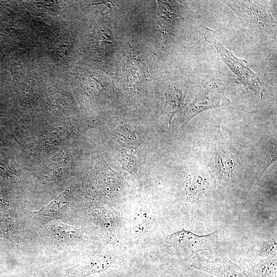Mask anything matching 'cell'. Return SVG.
I'll return each instance as SVG.
<instances>
[{"instance_id":"6da1fadb","label":"cell","mask_w":277,"mask_h":277,"mask_svg":"<svg viewBox=\"0 0 277 277\" xmlns=\"http://www.w3.org/2000/svg\"><path fill=\"white\" fill-rule=\"evenodd\" d=\"M204 38L215 47L222 61L235 75L234 82L241 85L246 90H251L256 96L262 98L267 85L251 69L248 62L239 58L226 49L212 30L206 28Z\"/></svg>"},{"instance_id":"7a4b0ae2","label":"cell","mask_w":277,"mask_h":277,"mask_svg":"<svg viewBox=\"0 0 277 277\" xmlns=\"http://www.w3.org/2000/svg\"><path fill=\"white\" fill-rule=\"evenodd\" d=\"M237 15L243 27L259 33H274L276 21L263 1H222Z\"/></svg>"},{"instance_id":"3957f363","label":"cell","mask_w":277,"mask_h":277,"mask_svg":"<svg viewBox=\"0 0 277 277\" xmlns=\"http://www.w3.org/2000/svg\"><path fill=\"white\" fill-rule=\"evenodd\" d=\"M240 165L238 151L219 130L214 140L212 156L207 167L213 180L221 185L229 184L233 180Z\"/></svg>"},{"instance_id":"277c9868","label":"cell","mask_w":277,"mask_h":277,"mask_svg":"<svg viewBox=\"0 0 277 277\" xmlns=\"http://www.w3.org/2000/svg\"><path fill=\"white\" fill-rule=\"evenodd\" d=\"M230 100L225 95V89L221 83L212 78L203 82L192 103L186 107L182 121L187 124L199 113L205 110L228 105Z\"/></svg>"},{"instance_id":"5b68a950","label":"cell","mask_w":277,"mask_h":277,"mask_svg":"<svg viewBox=\"0 0 277 277\" xmlns=\"http://www.w3.org/2000/svg\"><path fill=\"white\" fill-rule=\"evenodd\" d=\"M124 258L114 251H108L85 260L66 271L65 277H86L110 268L124 269Z\"/></svg>"},{"instance_id":"8992f818","label":"cell","mask_w":277,"mask_h":277,"mask_svg":"<svg viewBox=\"0 0 277 277\" xmlns=\"http://www.w3.org/2000/svg\"><path fill=\"white\" fill-rule=\"evenodd\" d=\"M193 269L203 271L217 277H250L245 269L231 261L227 256L208 260L198 253L192 258Z\"/></svg>"},{"instance_id":"52a82bcc","label":"cell","mask_w":277,"mask_h":277,"mask_svg":"<svg viewBox=\"0 0 277 277\" xmlns=\"http://www.w3.org/2000/svg\"><path fill=\"white\" fill-rule=\"evenodd\" d=\"M216 235L217 231L201 235L183 229L169 235L168 242L176 249L195 254L211 250L215 245Z\"/></svg>"},{"instance_id":"ba28073f","label":"cell","mask_w":277,"mask_h":277,"mask_svg":"<svg viewBox=\"0 0 277 277\" xmlns=\"http://www.w3.org/2000/svg\"><path fill=\"white\" fill-rule=\"evenodd\" d=\"M211 174L208 168L196 169L184 179V189L188 204L197 201L209 190L211 183Z\"/></svg>"},{"instance_id":"9c48e42d","label":"cell","mask_w":277,"mask_h":277,"mask_svg":"<svg viewBox=\"0 0 277 277\" xmlns=\"http://www.w3.org/2000/svg\"><path fill=\"white\" fill-rule=\"evenodd\" d=\"M159 24L163 33V48L172 42L178 23L177 9L171 1H158Z\"/></svg>"},{"instance_id":"30bf717a","label":"cell","mask_w":277,"mask_h":277,"mask_svg":"<svg viewBox=\"0 0 277 277\" xmlns=\"http://www.w3.org/2000/svg\"><path fill=\"white\" fill-rule=\"evenodd\" d=\"M91 215L95 224L109 240L115 238L120 222L114 210L105 207H95L91 209Z\"/></svg>"},{"instance_id":"8fae6325","label":"cell","mask_w":277,"mask_h":277,"mask_svg":"<svg viewBox=\"0 0 277 277\" xmlns=\"http://www.w3.org/2000/svg\"><path fill=\"white\" fill-rule=\"evenodd\" d=\"M187 91L176 87L166 91L165 103L160 115L165 125L170 126L173 115L185 109L184 100Z\"/></svg>"},{"instance_id":"7c38bea8","label":"cell","mask_w":277,"mask_h":277,"mask_svg":"<svg viewBox=\"0 0 277 277\" xmlns=\"http://www.w3.org/2000/svg\"><path fill=\"white\" fill-rule=\"evenodd\" d=\"M68 204L67 192H65L32 215L33 223L41 226L48 222L62 217L66 211Z\"/></svg>"},{"instance_id":"4fadbf2b","label":"cell","mask_w":277,"mask_h":277,"mask_svg":"<svg viewBox=\"0 0 277 277\" xmlns=\"http://www.w3.org/2000/svg\"><path fill=\"white\" fill-rule=\"evenodd\" d=\"M246 269L250 277H275L276 257L256 258L247 263Z\"/></svg>"},{"instance_id":"5bb4252c","label":"cell","mask_w":277,"mask_h":277,"mask_svg":"<svg viewBox=\"0 0 277 277\" xmlns=\"http://www.w3.org/2000/svg\"><path fill=\"white\" fill-rule=\"evenodd\" d=\"M152 213L146 207L136 212L131 223V231L134 238H142L151 229Z\"/></svg>"},{"instance_id":"9a60e30c","label":"cell","mask_w":277,"mask_h":277,"mask_svg":"<svg viewBox=\"0 0 277 277\" xmlns=\"http://www.w3.org/2000/svg\"><path fill=\"white\" fill-rule=\"evenodd\" d=\"M112 134L122 146L127 148L135 149L140 145L134 130L126 124L122 123Z\"/></svg>"},{"instance_id":"2e32d148","label":"cell","mask_w":277,"mask_h":277,"mask_svg":"<svg viewBox=\"0 0 277 277\" xmlns=\"http://www.w3.org/2000/svg\"><path fill=\"white\" fill-rule=\"evenodd\" d=\"M14 213L6 206L0 207V236L9 238L14 232L15 228Z\"/></svg>"},{"instance_id":"e0dca14e","label":"cell","mask_w":277,"mask_h":277,"mask_svg":"<svg viewBox=\"0 0 277 277\" xmlns=\"http://www.w3.org/2000/svg\"><path fill=\"white\" fill-rule=\"evenodd\" d=\"M53 233L58 239L68 242H77L82 239V233L78 229L64 224L55 225Z\"/></svg>"},{"instance_id":"ac0fdd59","label":"cell","mask_w":277,"mask_h":277,"mask_svg":"<svg viewBox=\"0 0 277 277\" xmlns=\"http://www.w3.org/2000/svg\"><path fill=\"white\" fill-rule=\"evenodd\" d=\"M118 161L123 168L131 175L132 179L137 180L138 178V161L133 153L126 149H123Z\"/></svg>"},{"instance_id":"d6986e66","label":"cell","mask_w":277,"mask_h":277,"mask_svg":"<svg viewBox=\"0 0 277 277\" xmlns=\"http://www.w3.org/2000/svg\"><path fill=\"white\" fill-rule=\"evenodd\" d=\"M261 167L257 174L256 182H258L265 170L274 162L276 161V145L275 142L270 143L267 147L265 155L263 156Z\"/></svg>"},{"instance_id":"ffe728a7","label":"cell","mask_w":277,"mask_h":277,"mask_svg":"<svg viewBox=\"0 0 277 277\" xmlns=\"http://www.w3.org/2000/svg\"><path fill=\"white\" fill-rule=\"evenodd\" d=\"M260 256L263 257H276V239L268 241L263 246Z\"/></svg>"}]
</instances>
